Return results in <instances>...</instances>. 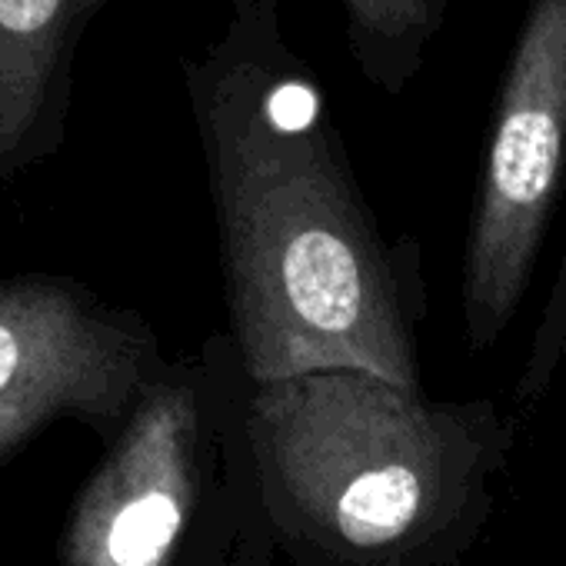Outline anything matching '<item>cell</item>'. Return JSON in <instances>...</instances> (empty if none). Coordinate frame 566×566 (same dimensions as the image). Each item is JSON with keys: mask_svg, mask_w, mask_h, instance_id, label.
Wrapping results in <instances>:
<instances>
[{"mask_svg": "<svg viewBox=\"0 0 566 566\" xmlns=\"http://www.w3.org/2000/svg\"><path fill=\"white\" fill-rule=\"evenodd\" d=\"M476 430L350 367L263 384L250 407L276 496L324 543L360 556H400L457 520L483 470Z\"/></svg>", "mask_w": 566, "mask_h": 566, "instance_id": "cell-2", "label": "cell"}, {"mask_svg": "<svg viewBox=\"0 0 566 566\" xmlns=\"http://www.w3.org/2000/svg\"><path fill=\"white\" fill-rule=\"evenodd\" d=\"M450 0H344L347 48L364 77L397 97L423 67Z\"/></svg>", "mask_w": 566, "mask_h": 566, "instance_id": "cell-7", "label": "cell"}, {"mask_svg": "<svg viewBox=\"0 0 566 566\" xmlns=\"http://www.w3.org/2000/svg\"><path fill=\"white\" fill-rule=\"evenodd\" d=\"M566 164V0H530L496 97L463 270L476 350L516 314Z\"/></svg>", "mask_w": 566, "mask_h": 566, "instance_id": "cell-3", "label": "cell"}, {"mask_svg": "<svg viewBox=\"0 0 566 566\" xmlns=\"http://www.w3.org/2000/svg\"><path fill=\"white\" fill-rule=\"evenodd\" d=\"M150 344L67 283L0 287V457L57 417L114 423L144 384Z\"/></svg>", "mask_w": 566, "mask_h": 566, "instance_id": "cell-4", "label": "cell"}, {"mask_svg": "<svg viewBox=\"0 0 566 566\" xmlns=\"http://www.w3.org/2000/svg\"><path fill=\"white\" fill-rule=\"evenodd\" d=\"M563 347H566V253L559 260V273H556V283L549 291V304H546V314H543V327L533 340V354H530V364L523 370V384H520V394L523 400L530 397H539L563 357Z\"/></svg>", "mask_w": 566, "mask_h": 566, "instance_id": "cell-8", "label": "cell"}, {"mask_svg": "<svg viewBox=\"0 0 566 566\" xmlns=\"http://www.w3.org/2000/svg\"><path fill=\"white\" fill-rule=\"evenodd\" d=\"M197 490V400L150 390L107 463L81 493L64 533V566H170Z\"/></svg>", "mask_w": 566, "mask_h": 566, "instance_id": "cell-5", "label": "cell"}, {"mask_svg": "<svg viewBox=\"0 0 566 566\" xmlns=\"http://www.w3.org/2000/svg\"><path fill=\"white\" fill-rule=\"evenodd\" d=\"M107 4H111V0H84V18H87V24H91Z\"/></svg>", "mask_w": 566, "mask_h": 566, "instance_id": "cell-9", "label": "cell"}, {"mask_svg": "<svg viewBox=\"0 0 566 566\" xmlns=\"http://www.w3.org/2000/svg\"><path fill=\"white\" fill-rule=\"evenodd\" d=\"M84 31V0H0V174L61 134Z\"/></svg>", "mask_w": 566, "mask_h": 566, "instance_id": "cell-6", "label": "cell"}, {"mask_svg": "<svg viewBox=\"0 0 566 566\" xmlns=\"http://www.w3.org/2000/svg\"><path fill=\"white\" fill-rule=\"evenodd\" d=\"M184 81L250 380L350 367L417 390L394 266L327 94L283 38L280 0H230Z\"/></svg>", "mask_w": 566, "mask_h": 566, "instance_id": "cell-1", "label": "cell"}]
</instances>
